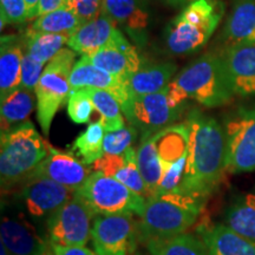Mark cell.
<instances>
[{"mask_svg":"<svg viewBox=\"0 0 255 255\" xmlns=\"http://www.w3.org/2000/svg\"><path fill=\"white\" fill-rule=\"evenodd\" d=\"M102 12L121 25L136 43H144L149 15L139 0H103Z\"/></svg>","mask_w":255,"mask_h":255,"instance_id":"ac0fdd59","label":"cell"},{"mask_svg":"<svg viewBox=\"0 0 255 255\" xmlns=\"http://www.w3.org/2000/svg\"><path fill=\"white\" fill-rule=\"evenodd\" d=\"M186 165H187V155L177 159L173 164L163 169V175L162 180L159 182L155 195L164 193H171V191H178L182 187L184 181V174H186ZM154 195V196H155Z\"/></svg>","mask_w":255,"mask_h":255,"instance_id":"d590c367","label":"cell"},{"mask_svg":"<svg viewBox=\"0 0 255 255\" xmlns=\"http://www.w3.org/2000/svg\"><path fill=\"white\" fill-rule=\"evenodd\" d=\"M137 255H143V254H137ZM151 255V254H150Z\"/></svg>","mask_w":255,"mask_h":255,"instance_id":"f6af8a7d","label":"cell"},{"mask_svg":"<svg viewBox=\"0 0 255 255\" xmlns=\"http://www.w3.org/2000/svg\"><path fill=\"white\" fill-rule=\"evenodd\" d=\"M0 239L11 255H46L49 251V241L38 233L25 213L2 210Z\"/></svg>","mask_w":255,"mask_h":255,"instance_id":"7c38bea8","label":"cell"},{"mask_svg":"<svg viewBox=\"0 0 255 255\" xmlns=\"http://www.w3.org/2000/svg\"><path fill=\"white\" fill-rule=\"evenodd\" d=\"M44 64H40L34 60L24 50L23 63H21V83L20 87L34 91L38 82L43 75Z\"/></svg>","mask_w":255,"mask_h":255,"instance_id":"74e56055","label":"cell"},{"mask_svg":"<svg viewBox=\"0 0 255 255\" xmlns=\"http://www.w3.org/2000/svg\"><path fill=\"white\" fill-rule=\"evenodd\" d=\"M88 97L90 98L95 110L101 115L100 123L107 132L122 129L124 127L123 111L120 102L110 92L101 89L84 88Z\"/></svg>","mask_w":255,"mask_h":255,"instance_id":"4dcf8cb0","label":"cell"},{"mask_svg":"<svg viewBox=\"0 0 255 255\" xmlns=\"http://www.w3.org/2000/svg\"><path fill=\"white\" fill-rule=\"evenodd\" d=\"M138 239L132 215H100L92 223L91 242L97 255H133Z\"/></svg>","mask_w":255,"mask_h":255,"instance_id":"30bf717a","label":"cell"},{"mask_svg":"<svg viewBox=\"0 0 255 255\" xmlns=\"http://www.w3.org/2000/svg\"><path fill=\"white\" fill-rule=\"evenodd\" d=\"M222 59L233 94L255 95V43L228 47Z\"/></svg>","mask_w":255,"mask_h":255,"instance_id":"9a60e30c","label":"cell"},{"mask_svg":"<svg viewBox=\"0 0 255 255\" xmlns=\"http://www.w3.org/2000/svg\"><path fill=\"white\" fill-rule=\"evenodd\" d=\"M84 57L97 68L119 78L124 84L142 68L141 57L136 47L129 43L120 30H116L107 45Z\"/></svg>","mask_w":255,"mask_h":255,"instance_id":"4fadbf2b","label":"cell"},{"mask_svg":"<svg viewBox=\"0 0 255 255\" xmlns=\"http://www.w3.org/2000/svg\"><path fill=\"white\" fill-rule=\"evenodd\" d=\"M105 130L102 124L98 122L91 123L87 129L79 135L73 142L71 152H75L82 162L90 167L98 158L104 155L103 141Z\"/></svg>","mask_w":255,"mask_h":255,"instance_id":"d6a6232c","label":"cell"},{"mask_svg":"<svg viewBox=\"0 0 255 255\" xmlns=\"http://www.w3.org/2000/svg\"><path fill=\"white\" fill-rule=\"evenodd\" d=\"M70 85L71 90L84 88L105 90L114 95L121 105L128 100L126 84L109 72L97 68L84 56L77 60L73 66L70 75Z\"/></svg>","mask_w":255,"mask_h":255,"instance_id":"e0dca14e","label":"cell"},{"mask_svg":"<svg viewBox=\"0 0 255 255\" xmlns=\"http://www.w3.org/2000/svg\"><path fill=\"white\" fill-rule=\"evenodd\" d=\"M27 6V13L28 18L37 17L38 13V5H39V0H25Z\"/></svg>","mask_w":255,"mask_h":255,"instance_id":"b9f144b4","label":"cell"},{"mask_svg":"<svg viewBox=\"0 0 255 255\" xmlns=\"http://www.w3.org/2000/svg\"><path fill=\"white\" fill-rule=\"evenodd\" d=\"M0 255H11L9 252L7 251V248L5 247V245L1 244V251H0Z\"/></svg>","mask_w":255,"mask_h":255,"instance_id":"ee69618b","label":"cell"},{"mask_svg":"<svg viewBox=\"0 0 255 255\" xmlns=\"http://www.w3.org/2000/svg\"><path fill=\"white\" fill-rule=\"evenodd\" d=\"M24 41L14 36L1 38L0 49V100L15 89L20 88L21 63L24 57Z\"/></svg>","mask_w":255,"mask_h":255,"instance_id":"cb8c5ba5","label":"cell"},{"mask_svg":"<svg viewBox=\"0 0 255 255\" xmlns=\"http://www.w3.org/2000/svg\"><path fill=\"white\" fill-rule=\"evenodd\" d=\"M68 0H39V5H38V13L37 17L50 13V12L56 11L66 6Z\"/></svg>","mask_w":255,"mask_h":255,"instance_id":"60d3db41","label":"cell"},{"mask_svg":"<svg viewBox=\"0 0 255 255\" xmlns=\"http://www.w3.org/2000/svg\"><path fill=\"white\" fill-rule=\"evenodd\" d=\"M90 168L94 171H100L116 178L146 199L145 184L137 165V151L133 148L128 149L121 155L104 154L94 164H91Z\"/></svg>","mask_w":255,"mask_h":255,"instance_id":"2e32d148","label":"cell"},{"mask_svg":"<svg viewBox=\"0 0 255 255\" xmlns=\"http://www.w3.org/2000/svg\"><path fill=\"white\" fill-rule=\"evenodd\" d=\"M1 28L4 24H20L28 19L25 0H0Z\"/></svg>","mask_w":255,"mask_h":255,"instance_id":"8d00e7d4","label":"cell"},{"mask_svg":"<svg viewBox=\"0 0 255 255\" xmlns=\"http://www.w3.org/2000/svg\"><path fill=\"white\" fill-rule=\"evenodd\" d=\"M133 255H135V254H133Z\"/></svg>","mask_w":255,"mask_h":255,"instance_id":"bcb514c9","label":"cell"},{"mask_svg":"<svg viewBox=\"0 0 255 255\" xmlns=\"http://www.w3.org/2000/svg\"><path fill=\"white\" fill-rule=\"evenodd\" d=\"M202 207L203 199L180 191L149 197L137 222L139 240L146 244L183 234L197 221Z\"/></svg>","mask_w":255,"mask_h":255,"instance_id":"3957f363","label":"cell"},{"mask_svg":"<svg viewBox=\"0 0 255 255\" xmlns=\"http://www.w3.org/2000/svg\"><path fill=\"white\" fill-rule=\"evenodd\" d=\"M96 216L78 191L46 221L47 241L56 246H85Z\"/></svg>","mask_w":255,"mask_h":255,"instance_id":"52a82bcc","label":"cell"},{"mask_svg":"<svg viewBox=\"0 0 255 255\" xmlns=\"http://www.w3.org/2000/svg\"><path fill=\"white\" fill-rule=\"evenodd\" d=\"M75 194L76 191L49 178L30 177L25 180L18 199L28 218L47 221Z\"/></svg>","mask_w":255,"mask_h":255,"instance_id":"8fae6325","label":"cell"},{"mask_svg":"<svg viewBox=\"0 0 255 255\" xmlns=\"http://www.w3.org/2000/svg\"><path fill=\"white\" fill-rule=\"evenodd\" d=\"M171 104L182 108L187 100H194L207 108H216L231 101L232 89L222 56L208 53L196 59L169 83Z\"/></svg>","mask_w":255,"mask_h":255,"instance_id":"7a4b0ae2","label":"cell"},{"mask_svg":"<svg viewBox=\"0 0 255 255\" xmlns=\"http://www.w3.org/2000/svg\"><path fill=\"white\" fill-rule=\"evenodd\" d=\"M212 34L213 31L208 28L191 24L177 15L167 26L165 44L173 55H190L205 45Z\"/></svg>","mask_w":255,"mask_h":255,"instance_id":"44dd1931","label":"cell"},{"mask_svg":"<svg viewBox=\"0 0 255 255\" xmlns=\"http://www.w3.org/2000/svg\"><path fill=\"white\" fill-rule=\"evenodd\" d=\"M46 255H97L85 246H56L49 244V251Z\"/></svg>","mask_w":255,"mask_h":255,"instance_id":"ab89813d","label":"cell"},{"mask_svg":"<svg viewBox=\"0 0 255 255\" xmlns=\"http://www.w3.org/2000/svg\"><path fill=\"white\" fill-rule=\"evenodd\" d=\"M66 6L82 19L83 23H87L102 14L103 0H68Z\"/></svg>","mask_w":255,"mask_h":255,"instance_id":"f35d334b","label":"cell"},{"mask_svg":"<svg viewBox=\"0 0 255 255\" xmlns=\"http://www.w3.org/2000/svg\"><path fill=\"white\" fill-rule=\"evenodd\" d=\"M36 104V92L21 87L2 98L0 105L1 132L26 122Z\"/></svg>","mask_w":255,"mask_h":255,"instance_id":"d4e9b609","label":"cell"},{"mask_svg":"<svg viewBox=\"0 0 255 255\" xmlns=\"http://www.w3.org/2000/svg\"><path fill=\"white\" fill-rule=\"evenodd\" d=\"M223 40L228 47L255 43V0H235Z\"/></svg>","mask_w":255,"mask_h":255,"instance_id":"7402d4cb","label":"cell"},{"mask_svg":"<svg viewBox=\"0 0 255 255\" xmlns=\"http://www.w3.org/2000/svg\"><path fill=\"white\" fill-rule=\"evenodd\" d=\"M152 137L163 169L187 155L189 136L186 126L168 127Z\"/></svg>","mask_w":255,"mask_h":255,"instance_id":"484cf974","label":"cell"},{"mask_svg":"<svg viewBox=\"0 0 255 255\" xmlns=\"http://www.w3.org/2000/svg\"><path fill=\"white\" fill-rule=\"evenodd\" d=\"M164 1L170 5H184V4H190V2L195 1V0H164Z\"/></svg>","mask_w":255,"mask_h":255,"instance_id":"7bdbcfd3","label":"cell"},{"mask_svg":"<svg viewBox=\"0 0 255 255\" xmlns=\"http://www.w3.org/2000/svg\"><path fill=\"white\" fill-rule=\"evenodd\" d=\"M225 221L233 232L255 241V194L239 196L228 207Z\"/></svg>","mask_w":255,"mask_h":255,"instance_id":"83f0119b","label":"cell"},{"mask_svg":"<svg viewBox=\"0 0 255 255\" xmlns=\"http://www.w3.org/2000/svg\"><path fill=\"white\" fill-rule=\"evenodd\" d=\"M76 64V52L63 47L47 63L34 92L37 97V120L44 135H49L57 111L68 102L71 85L70 75Z\"/></svg>","mask_w":255,"mask_h":255,"instance_id":"5b68a950","label":"cell"},{"mask_svg":"<svg viewBox=\"0 0 255 255\" xmlns=\"http://www.w3.org/2000/svg\"><path fill=\"white\" fill-rule=\"evenodd\" d=\"M70 37V34L45 33L32 31L30 28L23 40L24 50L36 62L45 65L69 43Z\"/></svg>","mask_w":255,"mask_h":255,"instance_id":"f1b7e54d","label":"cell"},{"mask_svg":"<svg viewBox=\"0 0 255 255\" xmlns=\"http://www.w3.org/2000/svg\"><path fill=\"white\" fill-rule=\"evenodd\" d=\"M175 72H176V66L171 63L142 66L126 83L128 98L162 91L168 87Z\"/></svg>","mask_w":255,"mask_h":255,"instance_id":"603a6c76","label":"cell"},{"mask_svg":"<svg viewBox=\"0 0 255 255\" xmlns=\"http://www.w3.org/2000/svg\"><path fill=\"white\" fill-rule=\"evenodd\" d=\"M84 24L72 9L68 6L39 15L30 27L32 31L45 32V33H62L72 36L82 25Z\"/></svg>","mask_w":255,"mask_h":255,"instance_id":"1f68e13d","label":"cell"},{"mask_svg":"<svg viewBox=\"0 0 255 255\" xmlns=\"http://www.w3.org/2000/svg\"><path fill=\"white\" fill-rule=\"evenodd\" d=\"M137 137V130L132 126L123 127L122 129L105 133L103 151L108 155H121L128 149L132 148V143Z\"/></svg>","mask_w":255,"mask_h":255,"instance_id":"836d02e7","label":"cell"},{"mask_svg":"<svg viewBox=\"0 0 255 255\" xmlns=\"http://www.w3.org/2000/svg\"><path fill=\"white\" fill-rule=\"evenodd\" d=\"M50 146L30 121L1 132L0 182L2 189L26 180L49 155Z\"/></svg>","mask_w":255,"mask_h":255,"instance_id":"277c9868","label":"cell"},{"mask_svg":"<svg viewBox=\"0 0 255 255\" xmlns=\"http://www.w3.org/2000/svg\"><path fill=\"white\" fill-rule=\"evenodd\" d=\"M137 165L145 184L146 199H149L156 194L163 175V167L152 136L142 138L137 149Z\"/></svg>","mask_w":255,"mask_h":255,"instance_id":"4316f807","label":"cell"},{"mask_svg":"<svg viewBox=\"0 0 255 255\" xmlns=\"http://www.w3.org/2000/svg\"><path fill=\"white\" fill-rule=\"evenodd\" d=\"M91 168L84 164L73 152H63L50 146L49 155L32 171L30 177H45L72 191H78L87 182Z\"/></svg>","mask_w":255,"mask_h":255,"instance_id":"5bb4252c","label":"cell"},{"mask_svg":"<svg viewBox=\"0 0 255 255\" xmlns=\"http://www.w3.org/2000/svg\"><path fill=\"white\" fill-rule=\"evenodd\" d=\"M145 245L151 255H208L202 239L189 233L168 239L150 240Z\"/></svg>","mask_w":255,"mask_h":255,"instance_id":"f546056e","label":"cell"},{"mask_svg":"<svg viewBox=\"0 0 255 255\" xmlns=\"http://www.w3.org/2000/svg\"><path fill=\"white\" fill-rule=\"evenodd\" d=\"M121 107L128 122L142 133V138L168 128L182 113V108L171 104L168 87L156 94L128 98Z\"/></svg>","mask_w":255,"mask_h":255,"instance_id":"9c48e42d","label":"cell"},{"mask_svg":"<svg viewBox=\"0 0 255 255\" xmlns=\"http://www.w3.org/2000/svg\"><path fill=\"white\" fill-rule=\"evenodd\" d=\"M199 232L208 255H255V241L241 237L226 225L201 226Z\"/></svg>","mask_w":255,"mask_h":255,"instance_id":"d6986e66","label":"cell"},{"mask_svg":"<svg viewBox=\"0 0 255 255\" xmlns=\"http://www.w3.org/2000/svg\"><path fill=\"white\" fill-rule=\"evenodd\" d=\"M94 110V105H92L90 98L88 97L84 89L71 90L68 100V115L73 123H88L91 119Z\"/></svg>","mask_w":255,"mask_h":255,"instance_id":"e575fe53","label":"cell"},{"mask_svg":"<svg viewBox=\"0 0 255 255\" xmlns=\"http://www.w3.org/2000/svg\"><path fill=\"white\" fill-rule=\"evenodd\" d=\"M78 193L96 215L142 216L144 212V197L116 178L100 171H92Z\"/></svg>","mask_w":255,"mask_h":255,"instance_id":"8992f818","label":"cell"},{"mask_svg":"<svg viewBox=\"0 0 255 255\" xmlns=\"http://www.w3.org/2000/svg\"><path fill=\"white\" fill-rule=\"evenodd\" d=\"M188 152L186 174L180 193L205 200L221 183L226 171L225 129L200 110L188 116Z\"/></svg>","mask_w":255,"mask_h":255,"instance_id":"6da1fadb","label":"cell"},{"mask_svg":"<svg viewBox=\"0 0 255 255\" xmlns=\"http://www.w3.org/2000/svg\"><path fill=\"white\" fill-rule=\"evenodd\" d=\"M226 170L232 174L255 171V104L241 108L227 120Z\"/></svg>","mask_w":255,"mask_h":255,"instance_id":"ba28073f","label":"cell"},{"mask_svg":"<svg viewBox=\"0 0 255 255\" xmlns=\"http://www.w3.org/2000/svg\"><path fill=\"white\" fill-rule=\"evenodd\" d=\"M116 30V23L102 12L100 17L84 23L70 37L68 46L76 53L89 56L107 45Z\"/></svg>","mask_w":255,"mask_h":255,"instance_id":"ffe728a7","label":"cell"}]
</instances>
